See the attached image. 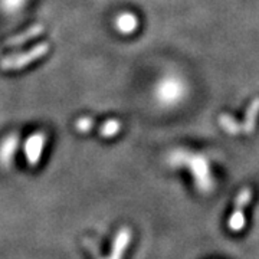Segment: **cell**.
Listing matches in <instances>:
<instances>
[{"label": "cell", "mask_w": 259, "mask_h": 259, "mask_svg": "<svg viewBox=\"0 0 259 259\" xmlns=\"http://www.w3.org/2000/svg\"><path fill=\"white\" fill-rule=\"evenodd\" d=\"M167 163L171 167H186L192 176L199 193L207 194L214 189V179L210 171L209 158L200 153H192L187 150H175L168 154Z\"/></svg>", "instance_id": "1"}, {"label": "cell", "mask_w": 259, "mask_h": 259, "mask_svg": "<svg viewBox=\"0 0 259 259\" xmlns=\"http://www.w3.org/2000/svg\"><path fill=\"white\" fill-rule=\"evenodd\" d=\"M156 100L163 107H176L187 95V85L179 75H167L158 81L154 90Z\"/></svg>", "instance_id": "2"}, {"label": "cell", "mask_w": 259, "mask_h": 259, "mask_svg": "<svg viewBox=\"0 0 259 259\" xmlns=\"http://www.w3.org/2000/svg\"><path fill=\"white\" fill-rule=\"evenodd\" d=\"M49 44L44 42L39 44L36 47L30 48L29 51L25 52H19V54H12V55L5 56L0 59V69L3 71H13V69H20L25 68L32 62H35L37 59H40L42 56H45L49 52Z\"/></svg>", "instance_id": "3"}, {"label": "cell", "mask_w": 259, "mask_h": 259, "mask_svg": "<svg viewBox=\"0 0 259 259\" xmlns=\"http://www.w3.org/2000/svg\"><path fill=\"white\" fill-rule=\"evenodd\" d=\"M250 197H252V192L250 189L245 187L242 189L241 192L238 193L236 199H235V206H233V210H232L231 218L228 221V228L232 232H242L245 229V225H246V219H245V207L249 203Z\"/></svg>", "instance_id": "4"}, {"label": "cell", "mask_w": 259, "mask_h": 259, "mask_svg": "<svg viewBox=\"0 0 259 259\" xmlns=\"http://www.w3.org/2000/svg\"><path fill=\"white\" fill-rule=\"evenodd\" d=\"M47 137L44 133H36L33 136H30L26 143H25V153H26V158L30 164H36L40 158L42 150L45 146Z\"/></svg>", "instance_id": "5"}, {"label": "cell", "mask_w": 259, "mask_h": 259, "mask_svg": "<svg viewBox=\"0 0 259 259\" xmlns=\"http://www.w3.org/2000/svg\"><path fill=\"white\" fill-rule=\"evenodd\" d=\"M114 25H115V29L122 33V35H130V33H134L140 25L139 18L131 13V12H122L120 13L115 20H114Z\"/></svg>", "instance_id": "6"}, {"label": "cell", "mask_w": 259, "mask_h": 259, "mask_svg": "<svg viewBox=\"0 0 259 259\" xmlns=\"http://www.w3.org/2000/svg\"><path fill=\"white\" fill-rule=\"evenodd\" d=\"M44 33V25H40V23H37V25H33V26H30L29 29H26L25 32H22V33H19L16 36L9 37L6 42H5V47H20V45H23V44H26L29 40H32V39H35V37L40 36Z\"/></svg>", "instance_id": "7"}, {"label": "cell", "mask_w": 259, "mask_h": 259, "mask_svg": "<svg viewBox=\"0 0 259 259\" xmlns=\"http://www.w3.org/2000/svg\"><path fill=\"white\" fill-rule=\"evenodd\" d=\"M18 144L19 139L18 136H15V134H12V136L6 137L2 141V144H0V161L2 163H9L10 160L13 158L15 151L18 148Z\"/></svg>", "instance_id": "8"}, {"label": "cell", "mask_w": 259, "mask_h": 259, "mask_svg": "<svg viewBox=\"0 0 259 259\" xmlns=\"http://www.w3.org/2000/svg\"><path fill=\"white\" fill-rule=\"evenodd\" d=\"M121 130V122L118 120H108L107 122H104L101 125V128H100V134H101L102 137H107V139H110V137H114V136H117L118 133H120Z\"/></svg>", "instance_id": "9"}, {"label": "cell", "mask_w": 259, "mask_h": 259, "mask_svg": "<svg viewBox=\"0 0 259 259\" xmlns=\"http://www.w3.org/2000/svg\"><path fill=\"white\" fill-rule=\"evenodd\" d=\"M28 0H0V9L3 10L5 13H18L19 10L25 6Z\"/></svg>", "instance_id": "10"}, {"label": "cell", "mask_w": 259, "mask_h": 259, "mask_svg": "<svg viewBox=\"0 0 259 259\" xmlns=\"http://www.w3.org/2000/svg\"><path fill=\"white\" fill-rule=\"evenodd\" d=\"M221 125L229 134H239L241 131H243L242 130V124H238L236 121L231 118V117H228V115H222L221 117Z\"/></svg>", "instance_id": "11"}, {"label": "cell", "mask_w": 259, "mask_h": 259, "mask_svg": "<svg viewBox=\"0 0 259 259\" xmlns=\"http://www.w3.org/2000/svg\"><path fill=\"white\" fill-rule=\"evenodd\" d=\"M94 120L91 117H81V118H78L76 122H75V127L76 130L79 131V133H88V131H91L94 127Z\"/></svg>", "instance_id": "12"}]
</instances>
